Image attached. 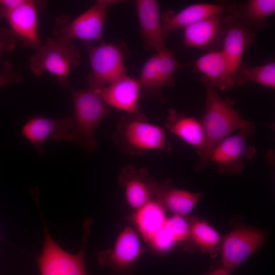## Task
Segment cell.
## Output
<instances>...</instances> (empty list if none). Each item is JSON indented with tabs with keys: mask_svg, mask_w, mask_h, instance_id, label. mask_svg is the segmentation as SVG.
<instances>
[{
	"mask_svg": "<svg viewBox=\"0 0 275 275\" xmlns=\"http://www.w3.org/2000/svg\"><path fill=\"white\" fill-rule=\"evenodd\" d=\"M265 234L261 230L239 228L225 238L222 260L225 268L233 269L244 261L263 242Z\"/></svg>",
	"mask_w": 275,
	"mask_h": 275,
	"instance_id": "12",
	"label": "cell"
},
{
	"mask_svg": "<svg viewBox=\"0 0 275 275\" xmlns=\"http://www.w3.org/2000/svg\"><path fill=\"white\" fill-rule=\"evenodd\" d=\"M73 117L62 118L32 116L23 125L21 133L31 143L38 155H44L43 144L48 138L56 141L70 142Z\"/></svg>",
	"mask_w": 275,
	"mask_h": 275,
	"instance_id": "10",
	"label": "cell"
},
{
	"mask_svg": "<svg viewBox=\"0 0 275 275\" xmlns=\"http://www.w3.org/2000/svg\"><path fill=\"white\" fill-rule=\"evenodd\" d=\"M92 219H85L84 235L80 252L73 255L64 250L52 239L44 222L45 240L38 258L40 275H87L85 266V249Z\"/></svg>",
	"mask_w": 275,
	"mask_h": 275,
	"instance_id": "7",
	"label": "cell"
},
{
	"mask_svg": "<svg viewBox=\"0 0 275 275\" xmlns=\"http://www.w3.org/2000/svg\"><path fill=\"white\" fill-rule=\"evenodd\" d=\"M117 0H98L84 13L71 20L61 15L55 19V37L72 41L78 39L85 43L101 41L103 29L108 8L121 3Z\"/></svg>",
	"mask_w": 275,
	"mask_h": 275,
	"instance_id": "6",
	"label": "cell"
},
{
	"mask_svg": "<svg viewBox=\"0 0 275 275\" xmlns=\"http://www.w3.org/2000/svg\"><path fill=\"white\" fill-rule=\"evenodd\" d=\"M191 65L196 72L202 75L205 85L221 91L231 90L235 85L233 73L221 50L209 51Z\"/></svg>",
	"mask_w": 275,
	"mask_h": 275,
	"instance_id": "17",
	"label": "cell"
},
{
	"mask_svg": "<svg viewBox=\"0 0 275 275\" xmlns=\"http://www.w3.org/2000/svg\"><path fill=\"white\" fill-rule=\"evenodd\" d=\"M190 236L204 251L214 250L221 240L218 232L204 221H197L190 226Z\"/></svg>",
	"mask_w": 275,
	"mask_h": 275,
	"instance_id": "26",
	"label": "cell"
},
{
	"mask_svg": "<svg viewBox=\"0 0 275 275\" xmlns=\"http://www.w3.org/2000/svg\"><path fill=\"white\" fill-rule=\"evenodd\" d=\"M92 69L87 76L88 87L97 89L126 74L124 61L129 53L122 41L105 42L97 45L85 43Z\"/></svg>",
	"mask_w": 275,
	"mask_h": 275,
	"instance_id": "5",
	"label": "cell"
},
{
	"mask_svg": "<svg viewBox=\"0 0 275 275\" xmlns=\"http://www.w3.org/2000/svg\"><path fill=\"white\" fill-rule=\"evenodd\" d=\"M97 90L107 106L125 112L126 114L142 112L138 104L142 94L139 80L126 74Z\"/></svg>",
	"mask_w": 275,
	"mask_h": 275,
	"instance_id": "14",
	"label": "cell"
},
{
	"mask_svg": "<svg viewBox=\"0 0 275 275\" xmlns=\"http://www.w3.org/2000/svg\"><path fill=\"white\" fill-rule=\"evenodd\" d=\"M227 13L210 16L184 29L183 44L191 48L218 50L226 23Z\"/></svg>",
	"mask_w": 275,
	"mask_h": 275,
	"instance_id": "16",
	"label": "cell"
},
{
	"mask_svg": "<svg viewBox=\"0 0 275 275\" xmlns=\"http://www.w3.org/2000/svg\"><path fill=\"white\" fill-rule=\"evenodd\" d=\"M113 139L121 152L132 156L150 151L169 152L172 149L164 129L149 122L142 112L122 117Z\"/></svg>",
	"mask_w": 275,
	"mask_h": 275,
	"instance_id": "2",
	"label": "cell"
},
{
	"mask_svg": "<svg viewBox=\"0 0 275 275\" xmlns=\"http://www.w3.org/2000/svg\"><path fill=\"white\" fill-rule=\"evenodd\" d=\"M131 219L143 239L149 242L163 227L167 218L162 205L153 199L136 210Z\"/></svg>",
	"mask_w": 275,
	"mask_h": 275,
	"instance_id": "23",
	"label": "cell"
},
{
	"mask_svg": "<svg viewBox=\"0 0 275 275\" xmlns=\"http://www.w3.org/2000/svg\"><path fill=\"white\" fill-rule=\"evenodd\" d=\"M233 78L235 85L239 86L252 82L274 88L275 63L271 62L257 66L241 63L234 71Z\"/></svg>",
	"mask_w": 275,
	"mask_h": 275,
	"instance_id": "24",
	"label": "cell"
},
{
	"mask_svg": "<svg viewBox=\"0 0 275 275\" xmlns=\"http://www.w3.org/2000/svg\"><path fill=\"white\" fill-rule=\"evenodd\" d=\"M68 89L74 107L70 142L92 153L98 146L95 130L110 111L97 89Z\"/></svg>",
	"mask_w": 275,
	"mask_h": 275,
	"instance_id": "3",
	"label": "cell"
},
{
	"mask_svg": "<svg viewBox=\"0 0 275 275\" xmlns=\"http://www.w3.org/2000/svg\"><path fill=\"white\" fill-rule=\"evenodd\" d=\"M80 60L79 50L72 41L54 37L43 43L31 57L30 68L36 76L48 72L57 77L59 85L68 89L71 87L70 70L78 66Z\"/></svg>",
	"mask_w": 275,
	"mask_h": 275,
	"instance_id": "4",
	"label": "cell"
},
{
	"mask_svg": "<svg viewBox=\"0 0 275 275\" xmlns=\"http://www.w3.org/2000/svg\"><path fill=\"white\" fill-rule=\"evenodd\" d=\"M46 4L43 1L22 0L2 17L8 21L16 39L26 47L37 50L43 44L38 33V12Z\"/></svg>",
	"mask_w": 275,
	"mask_h": 275,
	"instance_id": "9",
	"label": "cell"
},
{
	"mask_svg": "<svg viewBox=\"0 0 275 275\" xmlns=\"http://www.w3.org/2000/svg\"><path fill=\"white\" fill-rule=\"evenodd\" d=\"M255 132L253 124L248 121L238 133L230 135L212 151L209 161L217 164L220 174H240L245 166L244 159L252 158L256 149L247 144V138Z\"/></svg>",
	"mask_w": 275,
	"mask_h": 275,
	"instance_id": "8",
	"label": "cell"
},
{
	"mask_svg": "<svg viewBox=\"0 0 275 275\" xmlns=\"http://www.w3.org/2000/svg\"><path fill=\"white\" fill-rule=\"evenodd\" d=\"M155 197L163 208L176 215L189 213L199 202L201 194L173 188L170 182L157 183Z\"/></svg>",
	"mask_w": 275,
	"mask_h": 275,
	"instance_id": "22",
	"label": "cell"
},
{
	"mask_svg": "<svg viewBox=\"0 0 275 275\" xmlns=\"http://www.w3.org/2000/svg\"><path fill=\"white\" fill-rule=\"evenodd\" d=\"M163 228L175 242L185 240L190 236V226L181 215L175 214L167 218Z\"/></svg>",
	"mask_w": 275,
	"mask_h": 275,
	"instance_id": "28",
	"label": "cell"
},
{
	"mask_svg": "<svg viewBox=\"0 0 275 275\" xmlns=\"http://www.w3.org/2000/svg\"><path fill=\"white\" fill-rule=\"evenodd\" d=\"M22 76L14 70L10 61H7L0 73V88L10 84H21Z\"/></svg>",
	"mask_w": 275,
	"mask_h": 275,
	"instance_id": "30",
	"label": "cell"
},
{
	"mask_svg": "<svg viewBox=\"0 0 275 275\" xmlns=\"http://www.w3.org/2000/svg\"><path fill=\"white\" fill-rule=\"evenodd\" d=\"M142 252L139 237L130 226L119 234L113 249L99 253V263L109 267L112 275H131L129 270Z\"/></svg>",
	"mask_w": 275,
	"mask_h": 275,
	"instance_id": "11",
	"label": "cell"
},
{
	"mask_svg": "<svg viewBox=\"0 0 275 275\" xmlns=\"http://www.w3.org/2000/svg\"><path fill=\"white\" fill-rule=\"evenodd\" d=\"M164 127L171 133L196 149L199 156L205 142L204 129L201 121L170 108Z\"/></svg>",
	"mask_w": 275,
	"mask_h": 275,
	"instance_id": "20",
	"label": "cell"
},
{
	"mask_svg": "<svg viewBox=\"0 0 275 275\" xmlns=\"http://www.w3.org/2000/svg\"><path fill=\"white\" fill-rule=\"evenodd\" d=\"M119 185L124 188L127 203L137 210L154 199L157 182L149 176L146 168L138 169L134 166H124L118 177Z\"/></svg>",
	"mask_w": 275,
	"mask_h": 275,
	"instance_id": "13",
	"label": "cell"
},
{
	"mask_svg": "<svg viewBox=\"0 0 275 275\" xmlns=\"http://www.w3.org/2000/svg\"><path fill=\"white\" fill-rule=\"evenodd\" d=\"M159 55V70L162 88L174 85V74L180 68L190 66V63L179 62L168 48L157 52Z\"/></svg>",
	"mask_w": 275,
	"mask_h": 275,
	"instance_id": "27",
	"label": "cell"
},
{
	"mask_svg": "<svg viewBox=\"0 0 275 275\" xmlns=\"http://www.w3.org/2000/svg\"><path fill=\"white\" fill-rule=\"evenodd\" d=\"M205 85L206 108L201 121L205 142L196 171L202 170L209 161L212 151L219 143L248 122L233 108L229 100L223 98L212 87Z\"/></svg>",
	"mask_w": 275,
	"mask_h": 275,
	"instance_id": "1",
	"label": "cell"
},
{
	"mask_svg": "<svg viewBox=\"0 0 275 275\" xmlns=\"http://www.w3.org/2000/svg\"><path fill=\"white\" fill-rule=\"evenodd\" d=\"M142 94L149 97H157L162 100V89L159 70V55L157 52L151 57L144 64L139 80Z\"/></svg>",
	"mask_w": 275,
	"mask_h": 275,
	"instance_id": "25",
	"label": "cell"
},
{
	"mask_svg": "<svg viewBox=\"0 0 275 275\" xmlns=\"http://www.w3.org/2000/svg\"><path fill=\"white\" fill-rule=\"evenodd\" d=\"M208 275H230L228 269L226 268H221L217 269Z\"/></svg>",
	"mask_w": 275,
	"mask_h": 275,
	"instance_id": "32",
	"label": "cell"
},
{
	"mask_svg": "<svg viewBox=\"0 0 275 275\" xmlns=\"http://www.w3.org/2000/svg\"><path fill=\"white\" fill-rule=\"evenodd\" d=\"M256 31L227 13L221 49L233 74L241 63L245 49L253 44Z\"/></svg>",
	"mask_w": 275,
	"mask_h": 275,
	"instance_id": "15",
	"label": "cell"
},
{
	"mask_svg": "<svg viewBox=\"0 0 275 275\" xmlns=\"http://www.w3.org/2000/svg\"><path fill=\"white\" fill-rule=\"evenodd\" d=\"M255 31L267 26V18L275 13L274 0H249L227 3V12Z\"/></svg>",
	"mask_w": 275,
	"mask_h": 275,
	"instance_id": "21",
	"label": "cell"
},
{
	"mask_svg": "<svg viewBox=\"0 0 275 275\" xmlns=\"http://www.w3.org/2000/svg\"><path fill=\"white\" fill-rule=\"evenodd\" d=\"M149 243L156 251L166 252L170 250L176 242L163 227Z\"/></svg>",
	"mask_w": 275,
	"mask_h": 275,
	"instance_id": "29",
	"label": "cell"
},
{
	"mask_svg": "<svg viewBox=\"0 0 275 275\" xmlns=\"http://www.w3.org/2000/svg\"><path fill=\"white\" fill-rule=\"evenodd\" d=\"M17 40L10 29L0 27V55L3 51H13L16 47Z\"/></svg>",
	"mask_w": 275,
	"mask_h": 275,
	"instance_id": "31",
	"label": "cell"
},
{
	"mask_svg": "<svg viewBox=\"0 0 275 275\" xmlns=\"http://www.w3.org/2000/svg\"><path fill=\"white\" fill-rule=\"evenodd\" d=\"M135 5L145 49H154L156 52L167 49L158 2L155 0H138Z\"/></svg>",
	"mask_w": 275,
	"mask_h": 275,
	"instance_id": "18",
	"label": "cell"
},
{
	"mask_svg": "<svg viewBox=\"0 0 275 275\" xmlns=\"http://www.w3.org/2000/svg\"><path fill=\"white\" fill-rule=\"evenodd\" d=\"M227 4L197 3L189 5L178 12L168 11L161 16L164 39L174 31L186 27L207 17L226 13Z\"/></svg>",
	"mask_w": 275,
	"mask_h": 275,
	"instance_id": "19",
	"label": "cell"
}]
</instances>
